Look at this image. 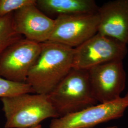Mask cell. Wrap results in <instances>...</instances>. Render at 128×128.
Segmentation results:
<instances>
[{
    "label": "cell",
    "instance_id": "cell-1",
    "mask_svg": "<svg viewBox=\"0 0 128 128\" xmlns=\"http://www.w3.org/2000/svg\"><path fill=\"white\" fill-rule=\"evenodd\" d=\"M74 48L54 42L41 43V50L26 82L35 94H48L73 68Z\"/></svg>",
    "mask_w": 128,
    "mask_h": 128
},
{
    "label": "cell",
    "instance_id": "cell-2",
    "mask_svg": "<svg viewBox=\"0 0 128 128\" xmlns=\"http://www.w3.org/2000/svg\"><path fill=\"white\" fill-rule=\"evenodd\" d=\"M6 120L5 128H28L59 116L48 94H23L0 98Z\"/></svg>",
    "mask_w": 128,
    "mask_h": 128
},
{
    "label": "cell",
    "instance_id": "cell-3",
    "mask_svg": "<svg viewBox=\"0 0 128 128\" xmlns=\"http://www.w3.org/2000/svg\"><path fill=\"white\" fill-rule=\"evenodd\" d=\"M59 118L96 105L88 70L72 69L48 94Z\"/></svg>",
    "mask_w": 128,
    "mask_h": 128
},
{
    "label": "cell",
    "instance_id": "cell-4",
    "mask_svg": "<svg viewBox=\"0 0 128 128\" xmlns=\"http://www.w3.org/2000/svg\"><path fill=\"white\" fill-rule=\"evenodd\" d=\"M128 52L127 45L97 33L74 48V68L89 70L114 61H122Z\"/></svg>",
    "mask_w": 128,
    "mask_h": 128
},
{
    "label": "cell",
    "instance_id": "cell-5",
    "mask_svg": "<svg viewBox=\"0 0 128 128\" xmlns=\"http://www.w3.org/2000/svg\"><path fill=\"white\" fill-rule=\"evenodd\" d=\"M40 50L41 43L25 38L14 42L0 55V76L15 82H26Z\"/></svg>",
    "mask_w": 128,
    "mask_h": 128
},
{
    "label": "cell",
    "instance_id": "cell-6",
    "mask_svg": "<svg viewBox=\"0 0 128 128\" xmlns=\"http://www.w3.org/2000/svg\"><path fill=\"white\" fill-rule=\"evenodd\" d=\"M99 18L98 13L60 15L55 19V25L48 41L74 48L96 35Z\"/></svg>",
    "mask_w": 128,
    "mask_h": 128
},
{
    "label": "cell",
    "instance_id": "cell-7",
    "mask_svg": "<svg viewBox=\"0 0 128 128\" xmlns=\"http://www.w3.org/2000/svg\"><path fill=\"white\" fill-rule=\"evenodd\" d=\"M128 108V99L97 104L76 112L52 120L50 128H92L124 115Z\"/></svg>",
    "mask_w": 128,
    "mask_h": 128
},
{
    "label": "cell",
    "instance_id": "cell-8",
    "mask_svg": "<svg viewBox=\"0 0 128 128\" xmlns=\"http://www.w3.org/2000/svg\"><path fill=\"white\" fill-rule=\"evenodd\" d=\"M88 71L92 91L98 102H110L121 98L126 84L122 61L101 64Z\"/></svg>",
    "mask_w": 128,
    "mask_h": 128
},
{
    "label": "cell",
    "instance_id": "cell-9",
    "mask_svg": "<svg viewBox=\"0 0 128 128\" xmlns=\"http://www.w3.org/2000/svg\"><path fill=\"white\" fill-rule=\"evenodd\" d=\"M35 2L15 11L13 20L16 30L20 35H24L28 40L42 43L49 40L54 27L55 19L44 14Z\"/></svg>",
    "mask_w": 128,
    "mask_h": 128
},
{
    "label": "cell",
    "instance_id": "cell-10",
    "mask_svg": "<svg viewBox=\"0 0 128 128\" xmlns=\"http://www.w3.org/2000/svg\"><path fill=\"white\" fill-rule=\"evenodd\" d=\"M97 33L128 44V0H115L99 7Z\"/></svg>",
    "mask_w": 128,
    "mask_h": 128
},
{
    "label": "cell",
    "instance_id": "cell-11",
    "mask_svg": "<svg viewBox=\"0 0 128 128\" xmlns=\"http://www.w3.org/2000/svg\"><path fill=\"white\" fill-rule=\"evenodd\" d=\"M37 7L48 17L97 13L94 0H36Z\"/></svg>",
    "mask_w": 128,
    "mask_h": 128
},
{
    "label": "cell",
    "instance_id": "cell-12",
    "mask_svg": "<svg viewBox=\"0 0 128 128\" xmlns=\"http://www.w3.org/2000/svg\"><path fill=\"white\" fill-rule=\"evenodd\" d=\"M13 13L0 18V55L8 46L22 38L16 30Z\"/></svg>",
    "mask_w": 128,
    "mask_h": 128
},
{
    "label": "cell",
    "instance_id": "cell-13",
    "mask_svg": "<svg viewBox=\"0 0 128 128\" xmlns=\"http://www.w3.org/2000/svg\"><path fill=\"white\" fill-rule=\"evenodd\" d=\"M27 93L35 94V92L27 82H15L0 76V98Z\"/></svg>",
    "mask_w": 128,
    "mask_h": 128
},
{
    "label": "cell",
    "instance_id": "cell-14",
    "mask_svg": "<svg viewBox=\"0 0 128 128\" xmlns=\"http://www.w3.org/2000/svg\"><path fill=\"white\" fill-rule=\"evenodd\" d=\"M35 2L36 0H0V18Z\"/></svg>",
    "mask_w": 128,
    "mask_h": 128
},
{
    "label": "cell",
    "instance_id": "cell-15",
    "mask_svg": "<svg viewBox=\"0 0 128 128\" xmlns=\"http://www.w3.org/2000/svg\"><path fill=\"white\" fill-rule=\"evenodd\" d=\"M42 128V127L41 125L40 124V125H37V126H34V127H30V128Z\"/></svg>",
    "mask_w": 128,
    "mask_h": 128
},
{
    "label": "cell",
    "instance_id": "cell-16",
    "mask_svg": "<svg viewBox=\"0 0 128 128\" xmlns=\"http://www.w3.org/2000/svg\"><path fill=\"white\" fill-rule=\"evenodd\" d=\"M125 98H126V99H128V92L127 93V94H126V96L124 97Z\"/></svg>",
    "mask_w": 128,
    "mask_h": 128
},
{
    "label": "cell",
    "instance_id": "cell-17",
    "mask_svg": "<svg viewBox=\"0 0 128 128\" xmlns=\"http://www.w3.org/2000/svg\"><path fill=\"white\" fill-rule=\"evenodd\" d=\"M107 128H117V127H108Z\"/></svg>",
    "mask_w": 128,
    "mask_h": 128
}]
</instances>
